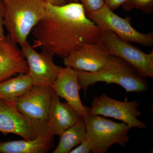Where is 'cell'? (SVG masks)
Listing matches in <instances>:
<instances>
[{"label":"cell","instance_id":"obj_1","mask_svg":"<svg viewBox=\"0 0 153 153\" xmlns=\"http://www.w3.org/2000/svg\"><path fill=\"white\" fill-rule=\"evenodd\" d=\"M33 47L64 58L86 43H98L102 31L86 16L81 3H47L44 17L32 31Z\"/></svg>","mask_w":153,"mask_h":153},{"label":"cell","instance_id":"obj_2","mask_svg":"<svg viewBox=\"0 0 153 153\" xmlns=\"http://www.w3.org/2000/svg\"><path fill=\"white\" fill-rule=\"evenodd\" d=\"M78 82L86 95L88 88L99 82L116 84L127 92L141 93L149 90L146 76L120 57L109 55L101 68L94 72L76 70Z\"/></svg>","mask_w":153,"mask_h":153},{"label":"cell","instance_id":"obj_3","mask_svg":"<svg viewBox=\"0 0 153 153\" xmlns=\"http://www.w3.org/2000/svg\"><path fill=\"white\" fill-rule=\"evenodd\" d=\"M4 19L8 35L21 46L46 12L44 0H5Z\"/></svg>","mask_w":153,"mask_h":153},{"label":"cell","instance_id":"obj_4","mask_svg":"<svg viewBox=\"0 0 153 153\" xmlns=\"http://www.w3.org/2000/svg\"><path fill=\"white\" fill-rule=\"evenodd\" d=\"M82 119L92 153H106L111 146L118 144L125 146L129 140L131 128L124 123H118L99 115L89 114Z\"/></svg>","mask_w":153,"mask_h":153},{"label":"cell","instance_id":"obj_5","mask_svg":"<svg viewBox=\"0 0 153 153\" xmlns=\"http://www.w3.org/2000/svg\"><path fill=\"white\" fill-rule=\"evenodd\" d=\"M86 16L98 26L102 32L111 31L128 43H137L146 47L153 46L152 32L147 34L140 33L132 26L130 17H120L105 5Z\"/></svg>","mask_w":153,"mask_h":153},{"label":"cell","instance_id":"obj_6","mask_svg":"<svg viewBox=\"0 0 153 153\" xmlns=\"http://www.w3.org/2000/svg\"><path fill=\"white\" fill-rule=\"evenodd\" d=\"M98 43L109 55L123 59L145 76L153 77V51L147 54L131 43L122 40L113 32H102Z\"/></svg>","mask_w":153,"mask_h":153},{"label":"cell","instance_id":"obj_7","mask_svg":"<svg viewBox=\"0 0 153 153\" xmlns=\"http://www.w3.org/2000/svg\"><path fill=\"white\" fill-rule=\"evenodd\" d=\"M139 104L137 100L119 101L103 94L93 98L91 107L89 108L88 114L121 121L131 128H146V124L137 119L142 114L137 108Z\"/></svg>","mask_w":153,"mask_h":153},{"label":"cell","instance_id":"obj_8","mask_svg":"<svg viewBox=\"0 0 153 153\" xmlns=\"http://www.w3.org/2000/svg\"><path fill=\"white\" fill-rule=\"evenodd\" d=\"M53 89L50 86L33 85L15 102V107L27 119L47 128Z\"/></svg>","mask_w":153,"mask_h":153},{"label":"cell","instance_id":"obj_9","mask_svg":"<svg viewBox=\"0 0 153 153\" xmlns=\"http://www.w3.org/2000/svg\"><path fill=\"white\" fill-rule=\"evenodd\" d=\"M20 46L33 85L52 87L62 67L54 63L52 55L44 50L37 52L28 41Z\"/></svg>","mask_w":153,"mask_h":153},{"label":"cell","instance_id":"obj_10","mask_svg":"<svg viewBox=\"0 0 153 153\" xmlns=\"http://www.w3.org/2000/svg\"><path fill=\"white\" fill-rule=\"evenodd\" d=\"M0 132L14 134L25 140L49 134L47 128L33 123L17 110L14 103L0 99Z\"/></svg>","mask_w":153,"mask_h":153},{"label":"cell","instance_id":"obj_11","mask_svg":"<svg viewBox=\"0 0 153 153\" xmlns=\"http://www.w3.org/2000/svg\"><path fill=\"white\" fill-rule=\"evenodd\" d=\"M52 88L55 94L65 99L80 117L88 114L89 107L83 105L79 96L81 88L76 70L68 66L62 67Z\"/></svg>","mask_w":153,"mask_h":153},{"label":"cell","instance_id":"obj_12","mask_svg":"<svg viewBox=\"0 0 153 153\" xmlns=\"http://www.w3.org/2000/svg\"><path fill=\"white\" fill-rule=\"evenodd\" d=\"M109 54L98 43H86L63 58L65 66L76 70L94 72L106 62Z\"/></svg>","mask_w":153,"mask_h":153},{"label":"cell","instance_id":"obj_13","mask_svg":"<svg viewBox=\"0 0 153 153\" xmlns=\"http://www.w3.org/2000/svg\"><path fill=\"white\" fill-rule=\"evenodd\" d=\"M28 72L27 63L22 49L7 35L0 40V82L15 74Z\"/></svg>","mask_w":153,"mask_h":153},{"label":"cell","instance_id":"obj_14","mask_svg":"<svg viewBox=\"0 0 153 153\" xmlns=\"http://www.w3.org/2000/svg\"><path fill=\"white\" fill-rule=\"evenodd\" d=\"M82 118L67 102H62L53 90L47 121L49 135L60 136Z\"/></svg>","mask_w":153,"mask_h":153},{"label":"cell","instance_id":"obj_15","mask_svg":"<svg viewBox=\"0 0 153 153\" xmlns=\"http://www.w3.org/2000/svg\"><path fill=\"white\" fill-rule=\"evenodd\" d=\"M53 145V136L47 134L33 140L0 143V153H45Z\"/></svg>","mask_w":153,"mask_h":153},{"label":"cell","instance_id":"obj_16","mask_svg":"<svg viewBox=\"0 0 153 153\" xmlns=\"http://www.w3.org/2000/svg\"><path fill=\"white\" fill-rule=\"evenodd\" d=\"M34 85L33 80L27 74H19L13 78L0 82V99L15 103Z\"/></svg>","mask_w":153,"mask_h":153},{"label":"cell","instance_id":"obj_17","mask_svg":"<svg viewBox=\"0 0 153 153\" xmlns=\"http://www.w3.org/2000/svg\"><path fill=\"white\" fill-rule=\"evenodd\" d=\"M86 128L82 118L60 136V141L53 153H68L86 139Z\"/></svg>","mask_w":153,"mask_h":153},{"label":"cell","instance_id":"obj_18","mask_svg":"<svg viewBox=\"0 0 153 153\" xmlns=\"http://www.w3.org/2000/svg\"><path fill=\"white\" fill-rule=\"evenodd\" d=\"M122 7L126 12L136 9L140 10L145 14H150L153 11V0H128Z\"/></svg>","mask_w":153,"mask_h":153},{"label":"cell","instance_id":"obj_19","mask_svg":"<svg viewBox=\"0 0 153 153\" xmlns=\"http://www.w3.org/2000/svg\"><path fill=\"white\" fill-rule=\"evenodd\" d=\"M82 5L86 16L98 10L105 5L104 0H77Z\"/></svg>","mask_w":153,"mask_h":153},{"label":"cell","instance_id":"obj_20","mask_svg":"<svg viewBox=\"0 0 153 153\" xmlns=\"http://www.w3.org/2000/svg\"><path fill=\"white\" fill-rule=\"evenodd\" d=\"M91 152L90 145L87 139L83 140L75 149H72L69 153H90Z\"/></svg>","mask_w":153,"mask_h":153},{"label":"cell","instance_id":"obj_21","mask_svg":"<svg viewBox=\"0 0 153 153\" xmlns=\"http://www.w3.org/2000/svg\"><path fill=\"white\" fill-rule=\"evenodd\" d=\"M4 2L3 1H0V40H3L6 38L4 30Z\"/></svg>","mask_w":153,"mask_h":153},{"label":"cell","instance_id":"obj_22","mask_svg":"<svg viewBox=\"0 0 153 153\" xmlns=\"http://www.w3.org/2000/svg\"><path fill=\"white\" fill-rule=\"evenodd\" d=\"M128 0H104L105 5L114 11L122 6Z\"/></svg>","mask_w":153,"mask_h":153},{"label":"cell","instance_id":"obj_23","mask_svg":"<svg viewBox=\"0 0 153 153\" xmlns=\"http://www.w3.org/2000/svg\"><path fill=\"white\" fill-rule=\"evenodd\" d=\"M47 3L55 5H62L68 3L66 0H44Z\"/></svg>","mask_w":153,"mask_h":153},{"label":"cell","instance_id":"obj_24","mask_svg":"<svg viewBox=\"0 0 153 153\" xmlns=\"http://www.w3.org/2000/svg\"><path fill=\"white\" fill-rule=\"evenodd\" d=\"M68 3L69 2H78L77 0H66Z\"/></svg>","mask_w":153,"mask_h":153},{"label":"cell","instance_id":"obj_25","mask_svg":"<svg viewBox=\"0 0 153 153\" xmlns=\"http://www.w3.org/2000/svg\"><path fill=\"white\" fill-rule=\"evenodd\" d=\"M0 1H4L5 0H0Z\"/></svg>","mask_w":153,"mask_h":153}]
</instances>
